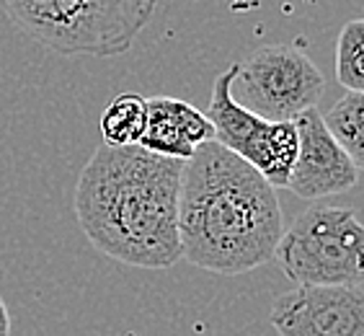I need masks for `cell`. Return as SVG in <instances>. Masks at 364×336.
Listing matches in <instances>:
<instances>
[{
	"label": "cell",
	"instance_id": "1",
	"mask_svg": "<svg viewBox=\"0 0 364 336\" xmlns=\"http://www.w3.org/2000/svg\"><path fill=\"white\" fill-rule=\"evenodd\" d=\"M183 163L140 145L93 150L77 176V225L93 248L122 264L168 269L181 259L178 189Z\"/></svg>",
	"mask_w": 364,
	"mask_h": 336
},
{
	"label": "cell",
	"instance_id": "2",
	"mask_svg": "<svg viewBox=\"0 0 364 336\" xmlns=\"http://www.w3.org/2000/svg\"><path fill=\"white\" fill-rule=\"evenodd\" d=\"M284 233L277 189L253 166L218 142L183 163L178 189L181 259L235 277L274 259Z\"/></svg>",
	"mask_w": 364,
	"mask_h": 336
},
{
	"label": "cell",
	"instance_id": "3",
	"mask_svg": "<svg viewBox=\"0 0 364 336\" xmlns=\"http://www.w3.org/2000/svg\"><path fill=\"white\" fill-rule=\"evenodd\" d=\"M23 34L57 55H124L158 0H0Z\"/></svg>",
	"mask_w": 364,
	"mask_h": 336
},
{
	"label": "cell",
	"instance_id": "4",
	"mask_svg": "<svg viewBox=\"0 0 364 336\" xmlns=\"http://www.w3.org/2000/svg\"><path fill=\"white\" fill-rule=\"evenodd\" d=\"M274 259L294 285L354 288L362 285L364 228L349 207L313 204L282 233Z\"/></svg>",
	"mask_w": 364,
	"mask_h": 336
},
{
	"label": "cell",
	"instance_id": "5",
	"mask_svg": "<svg viewBox=\"0 0 364 336\" xmlns=\"http://www.w3.org/2000/svg\"><path fill=\"white\" fill-rule=\"evenodd\" d=\"M326 91L318 65L300 47L269 44L238 63L232 98L243 109L269 122H294L302 112L316 109Z\"/></svg>",
	"mask_w": 364,
	"mask_h": 336
},
{
	"label": "cell",
	"instance_id": "6",
	"mask_svg": "<svg viewBox=\"0 0 364 336\" xmlns=\"http://www.w3.org/2000/svg\"><path fill=\"white\" fill-rule=\"evenodd\" d=\"M238 63L215 78L207 120L215 130V142L243 158L259 171L274 189L287 187L294 155H297V130L294 122H269L232 98V80Z\"/></svg>",
	"mask_w": 364,
	"mask_h": 336
},
{
	"label": "cell",
	"instance_id": "7",
	"mask_svg": "<svg viewBox=\"0 0 364 336\" xmlns=\"http://www.w3.org/2000/svg\"><path fill=\"white\" fill-rule=\"evenodd\" d=\"M272 326L279 336H364L362 285H297L277 298Z\"/></svg>",
	"mask_w": 364,
	"mask_h": 336
},
{
	"label": "cell",
	"instance_id": "8",
	"mask_svg": "<svg viewBox=\"0 0 364 336\" xmlns=\"http://www.w3.org/2000/svg\"><path fill=\"white\" fill-rule=\"evenodd\" d=\"M297 155L287 179V189L300 199H323L349 191L359 182L362 168L343 153L328 135L318 109H308L294 120Z\"/></svg>",
	"mask_w": 364,
	"mask_h": 336
},
{
	"label": "cell",
	"instance_id": "9",
	"mask_svg": "<svg viewBox=\"0 0 364 336\" xmlns=\"http://www.w3.org/2000/svg\"><path fill=\"white\" fill-rule=\"evenodd\" d=\"M147 120L137 145L155 155L176 161H189L194 150L204 142L215 140V130L207 114L173 96L145 98Z\"/></svg>",
	"mask_w": 364,
	"mask_h": 336
},
{
	"label": "cell",
	"instance_id": "10",
	"mask_svg": "<svg viewBox=\"0 0 364 336\" xmlns=\"http://www.w3.org/2000/svg\"><path fill=\"white\" fill-rule=\"evenodd\" d=\"M328 135L362 168L364 163V93L346 91L328 112L321 114Z\"/></svg>",
	"mask_w": 364,
	"mask_h": 336
},
{
	"label": "cell",
	"instance_id": "11",
	"mask_svg": "<svg viewBox=\"0 0 364 336\" xmlns=\"http://www.w3.org/2000/svg\"><path fill=\"white\" fill-rule=\"evenodd\" d=\"M147 106L140 93H119L109 101V106L101 114V135L104 145L127 147L137 145L145 132Z\"/></svg>",
	"mask_w": 364,
	"mask_h": 336
},
{
	"label": "cell",
	"instance_id": "12",
	"mask_svg": "<svg viewBox=\"0 0 364 336\" xmlns=\"http://www.w3.org/2000/svg\"><path fill=\"white\" fill-rule=\"evenodd\" d=\"M364 21L343 23L336 42V80L346 91L364 93Z\"/></svg>",
	"mask_w": 364,
	"mask_h": 336
},
{
	"label": "cell",
	"instance_id": "13",
	"mask_svg": "<svg viewBox=\"0 0 364 336\" xmlns=\"http://www.w3.org/2000/svg\"><path fill=\"white\" fill-rule=\"evenodd\" d=\"M11 334V313L6 308V300L0 298V336H8Z\"/></svg>",
	"mask_w": 364,
	"mask_h": 336
},
{
	"label": "cell",
	"instance_id": "14",
	"mask_svg": "<svg viewBox=\"0 0 364 336\" xmlns=\"http://www.w3.org/2000/svg\"><path fill=\"white\" fill-rule=\"evenodd\" d=\"M308 3H310V0H308Z\"/></svg>",
	"mask_w": 364,
	"mask_h": 336
}]
</instances>
